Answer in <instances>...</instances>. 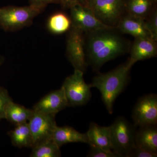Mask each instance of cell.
<instances>
[{
	"label": "cell",
	"instance_id": "obj_12",
	"mask_svg": "<svg viewBox=\"0 0 157 157\" xmlns=\"http://www.w3.org/2000/svg\"><path fill=\"white\" fill-rule=\"evenodd\" d=\"M129 52V60L134 65L139 61L151 58L157 54V41L151 38H135Z\"/></svg>",
	"mask_w": 157,
	"mask_h": 157
},
{
	"label": "cell",
	"instance_id": "obj_18",
	"mask_svg": "<svg viewBox=\"0 0 157 157\" xmlns=\"http://www.w3.org/2000/svg\"><path fill=\"white\" fill-rule=\"evenodd\" d=\"M33 111V109L16 104L12 100L6 107L4 119L15 126L17 125L28 122Z\"/></svg>",
	"mask_w": 157,
	"mask_h": 157
},
{
	"label": "cell",
	"instance_id": "obj_6",
	"mask_svg": "<svg viewBox=\"0 0 157 157\" xmlns=\"http://www.w3.org/2000/svg\"><path fill=\"white\" fill-rule=\"evenodd\" d=\"M84 73L75 70L72 75L65 79L62 87L64 90L68 107H76L85 105L90 101V84L86 83L83 78Z\"/></svg>",
	"mask_w": 157,
	"mask_h": 157
},
{
	"label": "cell",
	"instance_id": "obj_16",
	"mask_svg": "<svg viewBox=\"0 0 157 157\" xmlns=\"http://www.w3.org/2000/svg\"><path fill=\"white\" fill-rule=\"evenodd\" d=\"M52 139L60 147L64 144L70 143L81 142L89 144L86 133H80L72 127L68 126H57L53 132Z\"/></svg>",
	"mask_w": 157,
	"mask_h": 157
},
{
	"label": "cell",
	"instance_id": "obj_11",
	"mask_svg": "<svg viewBox=\"0 0 157 157\" xmlns=\"http://www.w3.org/2000/svg\"><path fill=\"white\" fill-rule=\"evenodd\" d=\"M68 107L67 100L63 87L52 91L36 104L33 109L36 112L55 114Z\"/></svg>",
	"mask_w": 157,
	"mask_h": 157
},
{
	"label": "cell",
	"instance_id": "obj_10",
	"mask_svg": "<svg viewBox=\"0 0 157 157\" xmlns=\"http://www.w3.org/2000/svg\"><path fill=\"white\" fill-rule=\"evenodd\" d=\"M70 11L71 27L84 33L111 27L101 22L86 6H75Z\"/></svg>",
	"mask_w": 157,
	"mask_h": 157
},
{
	"label": "cell",
	"instance_id": "obj_1",
	"mask_svg": "<svg viewBox=\"0 0 157 157\" xmlns=\"http://www.w3.org/2000/svg\"><path fill=\"white\" fill-rule=\"evenodd\" d=\"M116 28L85 33V48L88 64L97 71L105 63L129 52L132 43Z\"/></svg>",
	"mask_w": 157,
	"mask_h": 157
},
{
	"label": "cell",
	"instance_id": "obj_22",
	"mask_svg": "<svg viewBox=\"0 0 157 157\" xmlns=\"http://www.w3.org/2000/svg\"><path fill=\"white\" fill-rule=\"evenodd\" d=\"M145 26L151 39L157 41V9H155L144 20Z\"/></svg>",
	"mask_w": 157,
	"mask_h": 157
},
{
	"label": "cell",
	"instance_id": "obj_27",
	"mask_svg": "<svg viewBox=\"0 0 157 157\" xmlns=\"http://www.w3.org/2000/svg\"><path fill=\"white\" fill-rule=\"evenodd\" d=\"M86 0H59V4L65 9H70L76 6H84Z\"/></svg>",
	"mask_w": 157,
	"mask_h": 157
},
{
	"label": "cell",
	"instance_id": "obj_9",
	"mask_svg": "<svg viewBox=\"0 0 157 157\" xmlns=\"http://www.w3.org/2000/svg\"><path fill=\"white\" fill-rule=\"evenodd\" d=\"M132 118L137 127L157 125V95L151 94L139 99L133 109Z\"/></svg>",
	"mask_w": 157,
	"mask_h": 157
},
{
	"label": "cell",
	"instance_id": "obj_19",
	"mask_svg": "<svg viewBox=\"0 0 157 157\" xmlns=\"http://www.w3.org/2000/svg\"><path fill=\"white\" fill-rule=\"evenodd\" d=\"M8 134L14 146L20 148L33 147V142L28 123L15 126L14 129L8 132Z\"/></svg>",
	"mask_w": 157,
	"mask_h": 157
},
{
	"label": "cell",
	"instance_id": "obj_28",
	"mask_svg": "<svg viewBox=\"0 0 157 157\" xmlns=\"http://www.w3.org/2000/svg\"><path fill=\"white\" fill-rule=\"evenodd\" d=\"M4 57L0 56V67H1V66H2V65L3 63H4Z\"/></svg>",
	"mask_w": 157,
	"mask_h": 157
},
{
	"label": "cell",
	"instance_id": "obj_8",
	"mask_svg": "<svg viewBox=\"0 0 157 157\" xmlns=\"http://www.w3.org/2000/svg\"><path fill=\"white\" fill-rule=\"evenodd\" d=\"M55 116V114H46L34 110L28 122L33 137V147L52 139L53 132L57 126Z\"/></svg>",
	"mask_w": 157,
	"mask_h": 157
},
{
	"label": "cell",
	"instance_id": "obj_2",
	"mask_svg": "<svg viewBox=\"0 0 157 157\" xmlns=\"http://www.w3.org/2000/svg\"><path fill=\"white\" fill-rule=\"evenodd\" d=\"M133 65L128 59L127 62L113 70L95 76L90 84L91 87L96 88L100 91L102 101L110 114L113 112L116 99L128 83L129 73Z\"/></svg>",
	"mask_w": 157,
	"mask_h": 157
},
{
	"label": "cell",
	"instance_id": "obj_23",
	"mask_svg": "<svg viewBox=\"0 0 157 157\" xmlns=\"http://www.w3.org/2000/svg\"><path fill=\"white\" fill-rule=\"evenodd\" d=\"M12 98L9 95L8 90L0 86V121L5 118V113L6 107Z\"/></svg>",
	"mask_w": 157,
	"mask_h": 157
},
{
	"label": "cell",
	"instance_id": "obj_4",
	"mask_svg": "<svg viewBox=\"0 0 157 157\" xmlns=\"http://www.w3.org/2000/svg\"><path fill=\"white\" fill-rule=\"evenodd\" d=\"M43 11L30 5L0 8V28L8 32L19 30L30 25L34 18Z\"/></svg>",
	"mask_w": 157,
	"mask_h": 157
},
{
	"label": "cell",
	"instance_id": "obj_17",
	"mask_svg": "<svg viewBox=\"0 0 157 157\" xmlns=\"http://www.w3.org/2000/svg\"><path fill=\"white\" fill-rule=\"evenodd\" d=\"M157 0H125L126 13L144 20L157 9Z\"/></svg>",
	"mask_w": 157,
	"mask_h": 157
},
{
	"label": "cell",
	"instance_id": "obj_24",
	"mask_svg": "<svg viewBox=\"0 0 157 157\" xmlns=\"http://www.w3.org/2000/svg\"><path fill=\"white\" fill-rule=\"evenodd\" d=\"M90 150L88 157H119L114 152H109L95 145H90Z\"/></svg>",
	"mask_w": 157,
	"mask_h": 157
},
{
	"label": "cell",
	"instance_id": "obj_15",
	"mask_svg": "<svg viewBox=\"0 0 157 157\" xmlns=\"http://www.w3.org/2000/svg\"><path fill=\"white\" fill-rule=\"evenodd\" d=\"M135 146L157 154V125L139 127L136 131Z\"/></svg>",
	"mask_w": 157,
	"mask_h": 157
},
{
	"label": "cell",
	"instance_id": "obj_3",
	"mask_svg": "<svg viewBox=\"0 0 157 157\" xmlns=\"http://www.w3.org/2000/svg\"><path fill=\"white\" fill-rule=\"evenodd\" d=\"M137 127L122 117L109 126L112 151L119 157L130 156L135 147Z\"/></svg>",
	"mask_w": 157,
	"mask_h": 157
},
{
	"label": "cell",
	"instance_id": "obj_25",
	"mask_svg": "<svg viewBox=\"0 0 157 157\" xmlns=\"http://www.w3.org/2000/svg\"><path fill=\"white\" fill-rule=\"evenodd\" d=\"M156 154L135 146L129 157H155Z\"/></svg>",
	"mask_w": 157,
	"mask_h": 157
},
{
	"label": "cell",
	"instance_id": "obj_5",
	"mask_svg": "<svg viewBox=\"0 0 157 157\" xmlns=\"http://www.w3.org/2000/svg\"><path fill=\"white\" fill-rule=\"evenodd\" d=\"M84 6L105 25L116 28L126 13L125 0H86Z\"/></svg>",
	"mask_w": 157,
	"mask_h": 157
},
{
	"label": "cell",
	"instance_id": "obj_14",
	"mask_svg": "<svg viewBox=\"0 0 157 157\" xmlns=\"http://www.w3.org/2000/svg\"><path fill=\"white\" fill-rule=\"evenodd\" d=\"M86 134L89 141V145L92 144L106 151L113 152L111 145L109 126H101L97 124L92 122L90 124Z\"/></svg>",
	"mask_w": 157,
	"mask_h": 157
},
{
	"label": "cell",
	"instance_id": "obj_20",
	"mask_svg": "<svg viewBox=\"0 0 157 157\" xmlns=\"http://www.w3.org/2000/svg\"><path fill=\"white\" fill-rule=\"evenodd\" d=\"M71 27L70 16L63 12H58L52 14L47 21V29L51 33L56 35L68 32Z\"/></svg>",
	"mask_w": 157,
	"mask_h": 157
},
{
	"label": "cell",
	"instance_id": "obj_26",
	"mask_svg": "<svg viewBox=\"0 0 157 157\" xmlns=\"http://www.w3.org/2000/svg\"><path fill=\"white\" fill-rule=\"evenodd\" d=\"M30 6L44 10L49 4H59V0H29Z\"/></svg>",
	"mask_w": 157,
	"mask_h": 157
},
{
	"label": "cell",
	"instance_id": "obj_21",
	"mask_svg": "<svg viewBox=\"0 0 157 157\" xmlns=\"http://www.w3.org/2000/svg\"><path fill=\"white\" fill-rule=\"evenodd\" d=\"M31 157L61 156L60 147L52 139L38 144L32 147Z\"/></svg>",
	"mask_w": 157,
	"mask_h": 157
},
{
	"label": "cell",
	"instance_id": "obj_7",
	"mask_svg": "<svg viewBox=\"0 0 157 157\" xmlns=\"http://www.w3.org/2000/svg\"><path fill=\"white\" fill-rule=\"evenodd\" d=\"M67 56L75 70L84 73L88 64L85 48V33L71 27L67 38Z\"/></svg>",
	"mask_w": 157,
	"mask_h": 157
},
{
	"label": "cell",
	"instance_id": "obj_13",
	"mask_svg": "<svg viewBox=\"0 0 157 157\" xmlns=\"http://www.w3.org/2000/svg\"><path fill=\"white\" fill-rule=\"evenodd\" d=\"M116 28L123 35L129 34L135 38H151L144 20L126 13L120 20Z\"/></svg>",
	"mask_w": 157,
	"mask_h": 157
}]
</instances>
